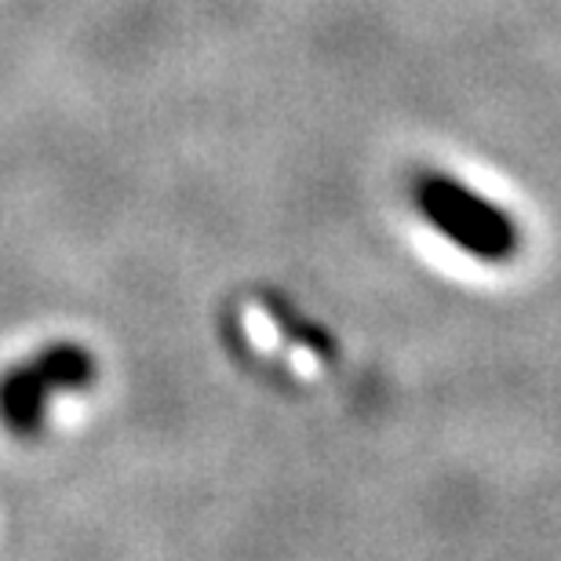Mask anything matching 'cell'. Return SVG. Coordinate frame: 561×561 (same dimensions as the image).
<instances>
[{"mask_svg":"<svg viewBox=\"0 0 561 561\" xmlns=\"http://www.w3.org/2000/svg\"><path fill=\"white\" fill-rule=\"evenodd\" d=\"M412 205L453 249L478 263H507L522 249V230L511 211L445 172L412 179Z\"/></svg>","mask_w":561,"mask_h":561,"instance_id":"6da1fadb","label":"cell"},{"mask_svg":"<svg viewBox=\"0 0 561 561\" xmlns=\"http://www.w3.org/2000/svg\"><path fill=\"white\" fill-rule=\"evenodd\" d=\"M95 379V357L81 343H51L0 376V423L30 437L44 431V412L55 394L84 390Z\"/></svg>","mask_w":561,"mask_h":561,"instance_id":"7a4b0ae2","label":"cell"}]
</instances>
